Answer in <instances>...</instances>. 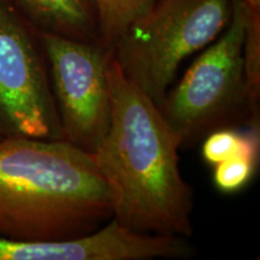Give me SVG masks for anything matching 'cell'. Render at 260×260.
<instances>
[{
  "instance_id": "cell-1",
  "label": "cell",
  "mask_w": 260,
  "mask_h": 260,
  "mask_svg": "<svg viewBox=\"0 0 260 260\" xmlns=\"http://www.w3.org/2000/svg\"><path fill=\"white\" fill-rule=\"evenodd\" d=\"M107 79L111 121L90 154L109 188L112 218L136 233L190 237L194 193L180 170V138L113 57Z\"/></svg>"
},
{
  "instance_id": "cell-2",
  "label": "cell",
  "mask_w": 260,
  "mask_h": 260,
  "mask_svg": "<svg viewBox=\"0 0 260 260\" xmlns=\"http://www.w3.org/2000/svg\"><path fill=\"white\" fill-rule=\"evenodd\" d=\"M111 218L109 188L92 154L61 139H0V237L71 239Z\"/></svg>"
},
{
  "instance_id": "cell-3",
  "label": "cell",
  "mask_w": 260,
  "mask_h": 260,
  "mask_svg": "<svg viewBox=\"0 0 260 260\" xmlns=\"http://www.w3.org/2000/svg\"><path fill=\"white\" fill-rule=\"evenodd\" d=\"M246 6L234 0L229 24L168 90L159 110L181 140L191 146L217 129L259 126L247 87Z\"/></svg>"
},
{
  "instance_id": "cell-4",
  "label": "cell",
  "mask_w": 260,
  "mask_h": 260,
  "mask_svg": "<svg viewBox=\"0 0 260 260\" xmlns=\"http://www.w3.org/2000/svg\"><path fill=\"white\" fill-rule=\"evenodd\" d=\"M233 9L234 0H155L115 42L113 59L159 106L181 64L222 34Z\"/></svg>"
},
{
  "instance_id": "cell-5",
  "label": "cell",
  "mask_w": 260,
  "mask_h": 260,
  "mask_svg": "<svg viewBox=\"0 0 260 260\" xmlns=\"http://www.w3.org/2000/svg\"><path fill=\"white\" fill-rule=\"evenodd\" d=\"M0 135L61 139L40 31L0 0Z\"/></svg>"
},
{
  "instance_id": "cell-6",
  "label": "cell",
  "mask_w": 260,
  "mask_h": 260,
  "mask_svg": "<svg viewBox=\"0 0 260 260\" xmlns=\"http://www.w3.org/2000/svg\"><path fill=\"white\" fill-rule=\"evenodd\" d=\"M51 88L63 140L93 153L111 121L107 70L112 51L86 42L41 32Z\"/></svg>"
},
{
  "instance_id": "cell-7",
  "label": "cell",
  "mask_w": 260,
  "mask_h": 260,
  "mask_svg": "<svg viewBox=\"0 0 260 260\" xmlns=\"http://www.w3.org/2000/svg\"><path fill=\"white\" fill-rule=\"evenodd\" d=\"M186 237L136 233L111 218L87 235L50 241L0 237V260H152L189 258Z\"/></svg>"
},
{
  "instance_id": "cell-8",
  "label": "cell",
  "mask_w": 260,
  "mask_h": 260,
  "mask_svg": "<svg viewBox=\"0 0 260 260\" xmlns=\"http://www.w3.org/2000/svg\"><path fill=\"white\" fill-rule=\"evenodd\" d=\"M19 11L41 32L86 42H100L92 0H14Z\"/></svg>"
},
{
  "instance_id": "cell-9",
  "label": "cell",
  "mask_w": 260,
  "mask_h": 260,
  "mask_svg": "<svg viewBox=\"0 0 260 260\" xmlns=\"http://www.w3.org/2000/svg\"><path fill=\"white\" fill-rule=\"evenodd\" d=\"M259 126H247V132H239L236 128H222L205 136L201 155L207 164L214 167L237 155L259 159Z\"/></svg>"
},
{
  "instance_id": "cell-10",
  "label": "cell",
  "mask_w": 260,
  "mask_h": 260,
  "mask_svg": "<svg viewBox=\"0 0 260 260\" xmlns=\"http://www.w3.org/2000/svg\"><path fill=\"white\" fill-rule=\"evenodd\" d=\"M96 11L99 41L112 50L119 37L155 0H92Z\"/></svg>"
},
{
  "instance_id": "cell-11",
  "label": "cell",
  "mask_w": 260,
  "mask_h": 260,
  "mask_svg": "<svg viewBox=\"0 0 260 260\" xmlns=\"http://www.w3.org/2000/svg\"><path fill=\"white\" fill-rule=\"evenodd\" d=\"M246 6V34L243 58L247 87L253 109L259 112L260 100V10Z\"/></svg>"
},
{
  "instance_id": "cell-12",
  "label": "cell",
  "mask_w": 260,
  "mask_h": 260,
  "mask_svg": "<svg viewBox=\"0 0 260 260\" xmlns=\"http://www.w3.org/2000/svg\"><path fill=\"white\" fill-rule=\"evenodd\" d=\"M258 158L237 155L214 165V187L224 194H233L241 190L254 176Z\"/></svg>"
},
{
  "instance_id": "cell-13",
  "label": "cell",
  "mask_w": 260,
  "mask_h": 260,
  "mask_svg": "<svg viewBox=\"0 0 260 260\" xmlns=\"http://www.w3.org/2000/svg\"><path fill=\"white\" fill-rule=\"evenodd\" d=\"M243 3L249 8L255 9V10H260V0H242Z\"/></svg>"
},
{
  "instance_id": "cell-14",
  "label": "cell",
  "mask_w": 260,
  "mask_h": 260,
  "mask_svg": "<svg viewBox=\"0 0 260 260\" xmlns=\"http://www.w3.org/2000/svg\"><path fill=\"white\" fill-rule=\"evenodd\" d=\"M0 139H2V135H0Z\"/></svg>"
}]
</instances>
